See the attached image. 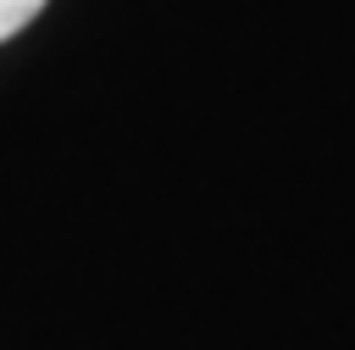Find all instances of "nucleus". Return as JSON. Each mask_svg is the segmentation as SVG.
<instances>
[{"label": "nucleus", "instance_id": "f257e3e1", "mask_svg": "<svg viewBox=\"0 0 355 350\" xmlns=\"http://www.w3.org/2000/svg\"><path fill=\"white\" fill-rule=\"evenodd\" d=\"M44 11V0H0V39H11L17 28H28Z\"/></svg>", "mask_w": 355, "mask_h": 350}]
</instances>
